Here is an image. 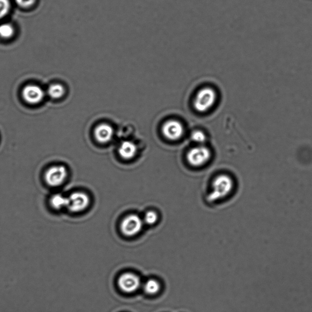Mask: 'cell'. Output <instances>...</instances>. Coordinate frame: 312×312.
I'll list each match as a JSON object with an SVG mask.
<instances>
[{
	"label": "cell",
	"instance_id": "1",
	"mask_svg": "<svg viewBox=\"0 0 312 312\" xmlns=\"http://www.w3.org/2000/svg\"><path fill=\"white\" fill-rule=\"evenodd\" d=\"M218 95L214 87L206 86L201 88L194 98L193 105L196 111L207 113L214 108L218 101Z\"/></svg>",
	"mask_w": 312,
	"mask_h": 312
},
{
	"label": "cell",
	"instance_id": "2",
	"mask_svg": "<svg viewBox=\"0 0 312 312\" xmlns=\"http://www.w3.org/2000/svg\"><path fill=\"white\" fill-rule=\"evenodd\" d=\"M234 188V181L228 175L217 176L213 181L211 192L208 196L209 202L214 203L228 197Z\"/></svg>",
	"mask_w": 312,
	"mask_h": 312
},
{
	"label": "cell",
	"instance_id": "3",
	"mask_svg": "<svg viewBox=\"0 0 312 312\" xmlns=\"http://www.w3.org/2000/svg\"><path fill=\"white\" fill-rule=\"evenodd\" d=\"M212 152L208 147L198 145L189 150L187 155V160L190 165L200 167L206 165L211 160Z\"/></svg>",
	"mask_w": 312,
	"mask_h": 312
},
{
	"label": "cell",
	"instance_id": "4",
	"mask_svg": "<svg viewBox=\"0 0 312 312\" xmlns=\"http://www.w3.org/2000/svg\"><path fill=\"white\" fill-rule=\"evenodd\" d=\"M67 175V170L64 166H53L45 172V181L48 186L57 187L65 182Z\"/></svg>",
	"mask_w": 312,
	"mask_h": 312
},
{
	"label": "cell",
	"instance_id": "5",
	"mask_svg": "<svg viewBox=\"0 0 312 312\" xmlns=\"http://www.w3.org/2000/svg\"><path fill=\"white\" fill-rule=\"evenodd\" d=\"M143 225V220L137 215L131 214L127 216L122 221L120 229L124 235L132 237L141 231Z\"/></svg>",
	"mask_w": 312,
	"mask_h": 312
},
{
	"label": "cell",
	"instance_id": "6",
	"mask_svg": "<svg viewBox=\"0 0 312 312\" xmlns=\"http://www.w3.org/2000/svg\"><path fill=\"white\" fill-rule=\"evenodd\" d=\"M68 198L67 209L72 212H79L87 209L90 204L89 196L83 192H75Z\"/></svg>",
	"mask_w": 312,
	"mask_h": 312
},
{
	"label": "cell",
	"instance_id": "7",
	"mask_svg": "<svg viewBox=\"0 0 312 312\" xmlns=\"http://www.w3.org/2000/svg\"><path fill=\"white\" fill-rule=\"evenodd\" d=\"M118 285L121 290L127 293H134L141 285L140 277L132 273L122 274L118 280Z\"/></svg>",
	"mask_w": 312,
	"mask_h": 312
},
{
	"label": "cell",
	"instance_id": "8",
	"mask_svg": "<svg viewBox=\"0 0 312 312\" xmlns=\"http://www.w3.org/2000/svg\"><path fill=\"white\" fill-rule=\"evenodd\" d=\"M163 132L164 136L170 140H178L183 137L184 128L181 122L170 120L164 124Z\"/></svg>",
	"mask_w": 312,
	"mask_h": 312
},
{
	"label": "cell",
	"instance_id": "9",
	"mask_svg": "<svg viewBox=\"0 0 312 312\" xmlns=\"http://www.w3.org/2000/svg\"><path fill=\"white\" fill-rule=\"evenodd\" d=\"M22 96L28 103L36 104L43 100L45 92L41 87L37 85H28L23 89Z\"/></svg>",
	"mask_w": 312,
	"mask_h": 312
},
{
	"label": "cell",
	"instance_id": "10",
	"mask_svg": "<svg viewBox=\"0 0 312 312\" xmlns=\"http://www.w3.org/2000/svg\"><path fill=\"white\" fill-rule=\"evenodd\" d=\"M94 134L95 137L98 142L106 143L112 140L114 134V130L108 124H101L96 127Z\"/></svg>",
	"mask_w": 312,
	"mask_h": 312
},
{
	"label": "cell",
	"instance_id": "11",
	"mask_svg": "<svg viewBox=\"0 0 312 312\" xmlns=\"http://www.w3.org/2000/svg\"><path fill=\"white\" fill-rule=\"evenodd\" d=\"M137 152V147L130 141H124L118 147V153L125 160L134 158Z\"/></svg>",
	"mask_w": 312,
	"mask_h": 312
},
{
	"label": "cell",
	"instance_id": "12",
	"mask_svg": "<svg viewBox=\"0 0 312 312\" xmlns=\"http://www.w3.org/2000/svg\"><path fill=\"white\" fill-rule=\"evenodd\" d=\"M51 206L56 210L67 208L68 206V198L60 194L53 195L50 200Z\"/></svg>",
	"mask_w": 312,
	"mask_h": 312
},
{
	"label": "cell",
	"instance_id": "13",
	"mask_svg": "<svg viewBox=\"0 0 312 312\" xmlns=\"http://www.w3.org/2000/svg\"><path fill=\"white\" fill-rule=\"evenodd\" d=\"M161 285L160 282L155 279H149L144 283L143 290L149 295H154L160 291Z\"/></svg>",
	"mask_w": 312,
	"mask_h": 312
},
{
	"label": "cell",
	"instance_id": "14",
	"mask_svg": "<svg viewBox=\"0 0 312 312\" xmlns=\"http://www.w3.org/2000/svg\"><path fill=\"white\" fill-rule=\"evenodd\" d=\"M65 89L62 85L55 84L48 87L47 93L51 98L59 99L62 97L65 94Z\"/></svg>",
	"mask_w": 312,
	"mask_h": 312
},
{
	"label": "cell",
	"instance_id": "15",
	"mask_svg": "<svg viewBox=\"0 0 312 312\" xmlns=\"http://www.w3.org/2000/svg\"><path fill=\"white\" fill-rule=\"evenodd\" d=\"M191 140L198 145H203L207 140V135L203 130H195L191 134Z\"/></svg>",
	"mask_w": 312,
	"mask_h": 312
},
{
	"label": "cell",
	"instance_id": "16",
	"mask_svg": "<svg viewBox=\"0 0 312 312\" xmlns=\"http://www.w3.org/2000/svg\"><path fill=\"white\" fill-rule=\"evenodd\" d=\"M15 31L13 25L8 24L0 25V37L4 39L11 38L14 35Z\"/></svg>",
	"mask_w": 312,
	"mask_h": 312
},
{
	"label": "cell",
	"instance_id": "17",
	"mask_svg": "<svg viewBox=\"0 0 312 312\" xmlns=\"http://www.w3.org/2000/svg\"><path fill=\"white\" fill-rule=\"evenodd\" d=\"M11 10L10 0H0V19L8 15Z\"/></svg>",
	"mask_w": 312,
	"mask_h": 312
},
{
	"label": "cell",
	"instance_id": "18",
	"mask_svg": "<svg viewBox=\"0 0 312 312\" xmlns=\"http://www.w3.org/2000/svg\"><path fill=\"white\" fill-rule=\"evenodd\" d=\"M158 220V215L154 211L147 212L143 218L144 222L148 225H154Z\"/></svg>",
	"mask_w": 312,
	"mask_h": 312
},
{
	"label": "cell",
	"instance_id": "19",
	"mask_svg": "<svg viewBox=\"0 0 312 312\" xmlns=\"http://www.w3.org/2000/svg\"><path fill=\"white\" fill-rule=\"evenodd\" d=\"M16 2L20 7L28 8L35 5L36 0H16Z\"/></svg>",
	"mask_w": 312,
	"mask_h": 312
}]
</instances>
